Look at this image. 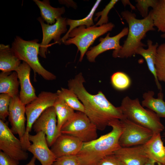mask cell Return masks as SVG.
<instances>
[{
	"mask_svg": "<svg viewBox=\"0 0 165 165\" xmlns=\"http://www.w3.org/2000/svg\"><path fill=\"white\" fill-rule=\"evenodd\" d=\"M120 120L123 127V132L119 139V144L121 147L143 145L153 134L152 130L127 118Z\"/></svg>",
	"mask_w": 165,
	"mask_h": 165,
	"instance_id": "cell-9",
	"label": "cell"
},
{
	"mask_svg": "<svg viewBox=\"0 0 165 165\" xmlns=\"http://www.w3.org/2000/svg\"><path fill=\"white\" fill-rule=\"evenodd\" d=\"M40 10L41 17L47 24L52 25L56 22L57 19L61 17L65 12L64 7L61 8H54L50 4L49 0L41 1L34 0Z\"/></svg>",
	"mask_w": 165,
	"mask_h": 165,
	"instance_id": "cell-24",
	"label": "cell"
},
{
	"mask_svg": "<svg viewBox=\"0 0 165 165\" xmlns=\"http://www.w3.org/2000/svg\"><path fill=\"white\" fill-rule=\"evenodd\" d=\"M142 146L148 158L165 165V146L160 133H154L152 138Z\"/></svg>",
	"mask_w": 165,
	"mask_h": 165,
	"instance_id": "cell-19",
	"label": "cell"
},
{
	"mask_svg": "<svg viewBox=\"0 0 165 165\" xmlns=\"http://www.w3.org/2000/svg\"><path fill=\"white\" fill-rule=\"evenodd\" d=\"M136 7L141 16L145 18L148 15V8H154L158 0H137Z\"/></svg>",
	"mask_w": 165,
	"mask_h": 165,
	"instance_id": "cell-31",
	"label": "cell"
},
{
	"mask_svg": "<svg viewBox=\"0 0 165 165\" xmlns=\"http://www.w3.org/2000/svg\"><path fill=\"white\" fill-rule=\"evenodd\" d=\"M152 41L150 39L147 41L148 48L146 49L143 46L138 47L135 52V54L142 56L145 60L148 69L154 76L156 85L158 88L161 91L162 87L158 81L156 74L155 63L157 49L159 46L157 42L152 44Z\"/></svg>",
	"mask_w": 165,
	"mask_h": 165,
	"instance_id": "cell-20",
	"label": "cell"
},
{
	"mask_svg": "<svg viewBox=\"0 0 165 165\" xmlns=\"http://www.w3.org/2000/svg\"><path fill=\"white\" fill-rule=\"evenodd\" d=\"M111 81L112 86L119 90L127 89L131 84V80L128 76L121 72L114 73L111 76Z\"/></svg>",
	"mask_w": 165,
	"mask_h": 165,
	"instance_id": "cell-30",
	"label": "cell"
},
{
	"mask_svg": "<svg viewBox=\"0 0 165 165\" xmlns=\"http://www.w3.org/2000/svg\"><path fill=\"white\" fill-rule=\"evenodd\" d=\"M29 140L32 143L27 149L42 165H52L57 158L49 148L45 133L40 131L35 135L30 134Z\"/></svg>",
	"mask_w": 165,
	"mask_h": 165,
	"instance_id": "cell-13",
	"label": "cell"
},
{
	"mask_svg": "<svg viewBox=\"0 0 165 165\" xmlns=\"http://www.w3.org/2000/svg\"><path fill=\"white\" fill-rule=\"evenodd\" d=\"M155 67L158 81L165 83V43L160 44L157 48Z\"/></svg>",
	"mask_w": 165,
	"mask_h": 165,
	"instance_id": "cell-29",
	"label": "cell"
},
{
	"mask_svg": "<svg viewBox=\"0 0 165 165\" xmlns=\"http://www.w3.org/2000/svg\"><path fill=\"white\" fill-rule=\"evenodd\" d=\"M129 28H124L117 35L113 37H110L108 33L104 38H101L99 39L100 42L97 45L91 47L87 51L86 54L88 61L90 62H94L96 57L100 54L106 51L114 50L112 55L115 57L122 46L120 45V39L123 37L127 35Z\"/></svg>",
	"mask_w": 165,
	"mask_h": 165,
	"instance_id": "cell-15",
	"label": "cell"
},
{
	"mask_svg": "<svg viewBox=\"0 0 165 165\" xmlns=\"http://www.w3.org/2000/svg\"><path fill=\"white\" fill-rule=\"evenodd\" d=\"M144 165H164L155 160L148 158Z\"/></svg>",
	"mask_w": 165,
	"mask_h": 165,
	"instance_id": "cell-37",
	"label": "cell"
},
{
	"mask_svg": "<svg viewBox=\"0 0 165 165\" xmlns=\"http://www.w3.org/2000/svg\"><path fill=\"white\" fill-rule=\"evenodd\" d=\"M121 2L124 6H125L126 5H128L130 6L132 10L136 9V7L132 5L129 0H122Z\"/></svg>",
	"mask_w": 165,
	"mask_h": 165,
	"instance_id": "cell-38",
	"label": "cell"
},
{
	"mask_svg": "<svg viewBox=\"0 0 165 165\" xmlns=\"http://www.w3.org/2000/svg\"></svg>",
	"mask_w": 165,
	"mask_h": 165,
	"instance_id": "cell-41",
	"label": "cell"
},
{
	"mask_svg": "<svg viewBox=\"0 0 165 165\" xmlns=\"http://www.w3.org/2000/svg\"><path fill=\"white\" fill-rule=\"evenodd\" d=\"M154 92L151 90L145 92L143 95L141 105L155 113L160 118H165V101L161 91L158 94L157 98L154 97Z\"/></svg>",
	"mask_w": 165,
	"mask_h": 165,
	"instance_id": "cell-22",
	"label": "cell"
},
{
	"mask_svg": "<svg viewBox=\"0 0 165 165\" xmlns=\"http://www.w3.org/2000/svg\"><path fill=\"white\" fill-rule=\"evenodd\" d=\"M101 0H97L91 9L89 14L84 18L77 20L66 19L67 25H69L68 30L66 34L61 38V41L63 43L68 38V35L70 32L74 28L82 25H85L87 28L94 25L93 20L94 13L99 5Z\"/></svg>",
	"mask_w": 165,
	"mask_h": 165,
	"instance_id": "cell-26",
	"label": "cell"
},
{
	"mask_svg": "<svg viewBox=\"0 0 165 165\" xmlns=\"http://www.w3.org/2000/svg\"><path fill=\"white\" fill-rule=\"evenodd\" d=\"M32 129L36 133L44 132L49 146H52L61 134L58 129L57 116L53 106L48 108L42 113L34 124Z\"/></svg>",
	"mask_w": 165,
	"mask_h": 165,
	"instance_id": "cell-12",
	"label": "cell"
},
{
	"mask_svg": "<svg viewBox=\"0 0 165 165\" xmlns=\"http://www.w3.org/2000/svg\"><path fill=\"white\" fill-rule=\"evenodd\" d=\"M37 20L41 24L43 34L39 54L41 57L45 58L48 45L52 40L60 45L62 42L61 35L67 31L66 19L61 16L57 19L55 23L52 25L45 23L41 17H38Z\"/></svg>",
	"mask_w": 165,
	"mask_h": 165,
	"instance_id": "cell-11",
	"label": "cell"
},
{
	"mask_svg": "<svg viewBox=\"0 0 165 165\" xmlns=\"http://www.w3.org/2000/svg\"><path fill=\"white\" fill-rule=\"evenodd\" d=\"M115 25L110 22L97 26L87 28L82 25L73 29L69 33L68 38L63 43L66 45H75L80 52L79 61L81 62L89 47L98 37L111 31Z\"/></svg>",
	"mask_w": 165,
	"mask_h": 165,
	"instance_id": "cell-6",
	"label": "cell"
},
{
	"mask_svg": "<svg viewBox=\"0 0 165 165\" xmlns=\"http://www.w3.org/2000/svg\"><path fill=\"white\" fill-rule=\"evenodd\" d=\"M113 154L123 165H144L148 159L142 145L121 147Z\"/></svg>",
	"mask_w": 165,
	"mask_h": 165,
	"instance_id": "cell-18",
	"label": "cell"
},
{
	"mask_svg": "<svg viewBox=\"0 0 165 165\" xmlns=\"http://www.w3.org/2000/svg\"><path fill=\"white\" fill-rule=\"evenodd\" d=\"M52 165H81L77 155H67L57 158Z\"/></svg>",
	"mask_w": 165,
	"mask_h": 165,
	"instance_id": "cell-34",
	"label": "cell"
},
{
	"mask_svg": "<svg viewBox=\"0 0 165 165\" xmlns=\"http://www.w3.org/2000/svg\"><path fill=\"white\" fill-rule=\"evenodd\" d=\"M85 80L81 72L68 81V89L74 91L83 105L84 113L97 130H104L109 123L125 118L119 107H116L101 91L95 94L89 93L84 86Z\"/></svg>",
	"mask_w": 165,
	"mask_h": 165,
	"instance_id": "cell-1",
	"label": "cell"
},
{
	"mask_svg": "<svg viewBox=\"0 0 165 165\" xmlns=\"http://www.w3.org/2000/svg\"><path fill=\"white\" fill-rule=\"evenodd\" d=\"M118 0H112L105 6V8L101 11L98 12L95 14L96 17L95 21L97 20L99 17L101 16L99 20L96 24L97 26H101L108 23V14L111 9L114 7L115 4L118 1Z\"/></svg>",
	"mask_w": 165,
	"mask_h": 165,
	"instance_id": "cell-32",
	"label": "cell"
},
{
	"mask_svg": "<svg viewBox=\"0 0 165 165\" xmlns=\"http://www.w3.org/2000/svg\"><path fill=\"white\" fill-rule=\"evenodd\" d=\"M108 126L112 130L108 133L90 141L83 143L77 154L81 165H95L105 157L113 154L121 147L119 139L123 132V127L119 119L110 122Z\"/></svg>",
	"mask_w": 165,
	"mask_h": 165,
	"instance_id": "cell-2",
	"label": "cell"
},
{
	"mask_svg": "<svg viewBox=\"0 0 165 165\" xmlns=\"http://www.w3.org/2000/svg\"><path fill=\"white\" fill-rule=\"evenodd\" d=\"M161 37L163 38H165V33H163L161 35Z\"/></svg>",
	"mask_w": 165,
	"mask_h": 165,
	"instance_id": "cell-40",
	"label": "cell"
},
{
	"mask_svg": "<svg viewBox=\"0 0 165 165\" xmlns=\"http://www.w3.org/2000/svg\"><path fill=\"white\" fill-rule=\"evenodd\" d=\"M95 165H123L116 156L112 154L108 156L99 161Z\"/></svg>",
	"mask_w": 165,
	"mask_h": 165,
	"instance_id": "cell-35",
	"label": "cell"
},
{
	"mask_svg": "<svg viewBox=\"0 0 165 165\" xmlns=\"http://www.w3.org/2000/svg\"><path fill=\"white\" fill-rule=\"evenodd\" d=\"M26 105L20 100L19 96L11 98L9 110L8 119L13 133L18 135L22 143L26 129Z\"/></svg>",
	"mask_w": 165,
	"mask_h": 165,
	"instance_id": "cell-14",
	"label": "cell"
},
{
	"mask_svg": "<svg viewBox=\"0 0 165 165\" xmlns=\"http://www.w3.org/2000/svg\"><path fill=\"white\" fill-rule=\"evenodd\" d=\"M53 106L57 116L58 129L61 133L62 127L73 116L75 112L58 96Z\"/></svg>",
	"mask_w": 165,
	"mask_h": 165,
	"instance_id": "cell-25",
	"label": "cell"
},
{
	"mask_svg": "<svg viewBox=\"0 0 165 165\" xmlns=\"http://www.w3.org/2000/svg\"><path fill=\"white\" fill-rule=\"evenodd\" d=\"M0 149L18 161L26 160L28 153L23 148L20 139L16 137L7 124L0 119Z\"/></svg>",
	"mask_w": 165,
	"mask_h": 165,
	"instance_id": "cell-10",
	"label": "cell"
},
{
	"mask_svg": "<svg viewBox=\"0 0 165 165\" xmlns=\"http://www.w3.org/2000/svg\"><path fill=\"white\" fill-rule=\"evenodd\" d=\"M58 97L57 93L42 91L36 98L26 105V129L22 142L25 150H27L31 144L29 140V136L34 124L47 108L53 106Z\"/></svg>",
	"mask_w": 165,
	"mask_h": 165,
	"instance_id": "cell-7",
	"label": "cell"
},
{
	"mask_svg": "<svg viewBox=\"0 0 165 165\" xmlns=\"http://www.w3.org/2000/svg\"><path fill=\"white\" fill-rule=\"evenodd\" d=\"M97 130L84 112L77 111L63 125L60 132L73 136L83 143H86L97 138Z\"/></svg>",
	"mask_w": 165,
	"mask_h": 165,
	"instance_id": "cell-8",
	"label": "cell"
},
{
	"mask_svg": "<svg viewBox=\"0 0 165 165\" xmlns=\"http://www.w3.org/2000/svg\"><path fill=\"white\" fill-rule=\"evenodd\" d=\"M21 63L9 45H0V70L2 72L16 71Z\"/></svg>",
	"mask_w": 165,
	"mask_h": 165,
	"instance_id": "cell-21",
	"label": "cell"
},
{
	"mask_svg": "<svg viewBox=\"0 0 165 165\" xmlns=\"http://www.w3.org/2000/svg\"><path fill=\"white\" fill-rule=\"evenodd\" d=\"M38 40L26 41L16 36L12 44L11 49L20 60L27 63L33 70L44 79L55 80L56 76L45 69L40 63L38 58L40 44Z\"/></svg>",
	"mask_w": 165,
	"mask_h": 165,
	"instance_id": "cell-5",
	"label": "cell"
},
{
	"mask_svg": "<svg viewBox=\"0 0 165 165\" xmlns=\"http://www.w3.org/2000/svg\"><path fill=\"white\" fill-rule=\"evenodd\" d=\"M83 143L73 136L61 133L50 147V149L57 158L64 156L77 155Z\"/></svg>",
	"mask_w": 165,
	"mask_h": 165,
	"instance_id": "cell-16",
	"label": "cell"
},
{
	"mask_svg": "<svg viewBox=\"0 0 165 165\" xmlns=\"http://www.w3.org/2000/svg\"><path fill=\"white\" fill-rule=\"evenodd\" d=\"M121 15L128 24L129 30L122 47L115 58H127L135 55L139 47L147 46L141 41L148 31H154L155 29L150 12L146 17L141 19L136 18L134 13L128 10L122 12Z\"/></svg>",
	"mask_w": 165,
	"mask_h": 165,
	"instance_id": "cell-3",
	"label": "cell"
},
{
	"mask_svg": "<svg viewBox=\"0 0 165 165\" xmlns=\"http://www.w3.org/2000/svg\"><path fill=\"white\" fill-rule=\"evenodd\" d=\"M56 93L58 96L62 98L73 110L84 113L83 105L73 91L69 89L61 88Z\"/></svg>",
	"mask_w": 165,
	"mask_h": 165,
	"instance_id": "cell-27",
	"label": "cell"
},
{
	"mask_svg": "<svg viewBox=\"0 0 165 165\" xmlns=\"http://www.w3.org/2000/svg\"><path fill=\"white\" fill-rule=\"evenodd\" d=\"M149 12L154 26L158 31L165 33V0H158L156 6Z\"/></svg>",
	"mask_w": 165,
	"mask_h": 165,
	"instance_id": "cell-28",
	"label": "cell"
},
{
	"mask_svg": "<svg viewBox=\"0 0 165 165\" xmlns=\"http://www.w3.org/2000/svg\"><path fill=\"white\" fill-rule=\"evenodd\" d=\"M119 107L125 118L150 129L153 134L160 133L164 129L160 117L152 111L145 108L138 98L132 99L126 96Z\"/></svg>",
	"mask_w": 165,
	"mask_h": 165,
	"instance_id": "cell-4",
	"label": "cell"
},
{
	"mask_svg": "<svg viewBox=\"0 0 165 165\" xmlns=\"http://www.w3.org/2000/svg\"><path fill=\"white\" fill-rule=\"evenodd\" d=\"M17 72H2L0 74V93L9 95L11 98L19 96L20 85Z\"/></svg>",
	"mask_w": 165,
	"mask_h": 165,
	"instance_id": "cell-23",
	"label": "cell"
},
{
	"mask_svg": "<svg viewBox=\"0 0 165 165\" xmlns=\"http://www.w3.org/2000/svg\"><path fill=\"white\" fill-rule=\"evenodd\" d=\"M31 69L27 63L23 61L15 71L17 72L20 86L19 98L26 105L37 97L30 81Z\"/></svg>",
	"mask_w": 165,
	"mask_h": 165,
	"instance_id": "cell-17",
	"label": "cell"
},
{
	"mask_svg": "<svg viewBox=\"0 0 165 165\" xmlns=\"http://www.w3.org/2000/svg\"><path fill=\"white\" fill-rule=\"evenodd\" d=\"M36 160V159L33 156L29 163L25 165H36L35 164Z\"/></svg>",
	"mask_w": 165,
	"mask_h": 165,
	"instance_id": "cell-39",
	"label": "cell"
},
{
	"mask_svg": "<svg viewBox=\"0 0 165 165\" xmlns=\"http://www.w3.org/2000/svg\"><path fill=\"white\" fill-rule=\"evenodd\" d=\"M19 161L11 157L2 151L0 152V165H18Z\"/></svg>",
	"mask_w": 165,
	"mask_h": 165,
	"instance_id": "cell-36",
	"label": "cell"
},
{
	"mask_svg": "<svg viewBox=\"0 0 165 165\" xmlns=\"http://www.w3.org/2000/svg\"><path fill=\"white\" fill-rule=\"evenodd\" d=\"M11 97L5 94H0V119L4 121L8 116L9 110Z\"/></svg>",
	"mask_w": 165,
	"mask_h": 165,
	"instance_id": "cell-33",
	"label": "cell"
}]
</instances>
